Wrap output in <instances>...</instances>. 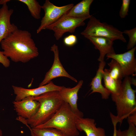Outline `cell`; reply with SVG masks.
Returning a JSON list of instances; mask_svg holds the SVG:
<instances>
[{
	"instance_id": "6da1fadb",
	"label": "cell",
	"mask_w": 136,
	"mask_h": 136,
	"mask_svg": "<svg viewBox=\"0 0 136 136\" xmlns=\"http://www.w3.org/2000/svg\"><path fill=\"white\" fill-rule=\"evenodd\" d=\"M0 44L4 54L15 62L26 63L39 54L31 34L27 30L18 29Z\"/></svg>"
},
{
	"instance_id": "7a4b0ae2",
	"label": "cell",
	"mask_w": 136,
	"mask_h": 136,
	"mask_svg": "<svg viewBox=\"0 0 136 136\" xmlns=\"http://www.w3.org/2000/svg\"><path fill=\"white\" fill-rule=\"evenodd\" d=\"M40 104L39 109L32 118L25 119L19 117L17 120L31 128L42 124L50 119L60 108L64 101L58 91L48 92L35 97H29Z\"/></svg>"
},
{
	"instance_id": "3957f363",
	"label": "cell",
	"mask_w": 136,
	"mask_h": 136,
	"mask_svg": "<svg viewBox=\"0 0 136 136\" xmlns=\"http://www.w3.org/2000/svg\"><path fill=\"white\" fill-rule=\"evenodd\" d=\"M80 118L72 110L69 104L64 101L61 106L49 120L35 128H53L61 131L67 136H77L79 132L76 126Z\"/></svg>"
},
{
	"instance_id": "277c9868",
	"label": "cell",
	"mask_w": 136,
	"mask_h": 136,
	"mask_svg": "<svg viewBox=\"0 0 136 136\" xmlns=\"http://www.w3.org/2000/svg\"><path fill=\"white\" fill-rule=\"evenodd\" d=\"M132 79L129 76L125 77L122 82V89L117 96H111L116 106L117 115L116 119L120 124L123 120L136 112V90L132 89Z\"/></svg>"
},
{
	"instance_id": "5b68a950",
	"label": "cell",
	"mask_w": 136,
	"mask_h": 136,
	"mask_svg": "<svg viewBox=\"0 0 136 136\" xmlns=\"http://www.w3.org/2000/svg\"><path fill=\"white\" fill-rule=\"evenodd\" d=\"M89 19L86 27L81 33L84 36L104 37L113 41L118 40L126 42L123 32L116 28L106 23L101 22L92 15Z\"/></svg>"
},
{
	"instance_id": "8992f818",
	"label": "cell",
	"mask_w": 136,
	"mask_h": 136,
	"mask_svg": "<svg viewBox=\"0 0 136 136\" xmlns=\"http://www.w3.org/2000/svg\"><path fill=\"white\" fill-rule=\"evenodd\" d=\"M74 6L73 4H71L58 7L54 5L49 0H46L41 7L44 11V15L41 21L40 26L37 30V33H38L42 30L46 29L48 26L66 14Z\"/></svg>"
},
{
	"instance_id": "52a82bcc",
	"label": "cell",
	"mask_w": 136,
	"mask_h": 136,
	"mask_svg": "<svg viewBox=\"0 0 136 136\" xmlns=\"http://www.w3.org/2000/svg\"><path fill=\"white\" fill-rule=\"evenodd\" d=\"M88 19L74 18L65 14L46 29L53 31L56 40H58L65 32L73 33L77 27L84 26L85 24L84 21Z\"/></svg>"
},
{
	"instance_id": "ba28073f",
	"label": "cell",
	"mask_w": 136,
	"mask_h": 136,
	"mask_svg": "<svg viewBox=\"0 0 136 136\" xmlns=\"http://www.w3.org/2000/svg\"><path fill=\"white\" fill-rule=\"evenodd\" d=\"M51 51L54 54V60L50 69L46 73L44 78L39 86L47 84L53 79L59 77H65L77 82V80L70 75L65 70L61 63L59 57V51L58 46L53 44L51 47Z\"/></svg>"
},
{
	"instance_id": "9c48e42d",
	"label": "cell",
	"mask_w": 136,
	"mask_h": 136,
	"mask_svg": "<svg viewBox=\"0 0 136 136\" xmlns=\"http://www.w3.org/2000/svg\"><path fill=\"white\" fill-rule=\"evenodd\" d=\"M136 49L135 46L123 53L106 55L108 59L111 58L118 62L121 68L123 77L133 75L136 72V59L134 56Z\"/></svg>"
},
{
	"instance_id": "30bf717a",
	"label": "cell",
	"mask_w": 136,
	"mask_h": 136,
	"mask_svg": "<svg viewBox=\"0 0 136 136\" xmlns=\"http://www.w3.org/2000/svg\"><path fill=\"white\" fill-rule=\"evenodd\" d=\"M64 87L56 85L51 81L46 85L31 89L12 86L14 93L16 95L15 101H20L28 97L38 96L50 91H59Z\"/></svg>"
},
{
	"instance_id": "8fae6325",
	"label": "cell",
	"mask_w": 136,
	"mask_h": 136,
	"mask_svg": "<svg viewBox=\"0 0 136 136\" xmlns=\"http://www.w3.org/2000/svg\"><path fill=\"white\" fill-rule=\"evenodd\" d=\"M14 109L18 115L25 119L33 117L38 111L40 104L29 97L19 101L13 102Z\"/></svg>"
},
{
	"instance_id": "7c38bea8",
	"label": "cell",
	"mask_w": 136,
	"mask_h": 136,
	"mask_svg": "<svg viewBox=\"0 0 136 136\" xmlns=\"http://www.w3.org/2000/svg\"><path fill=\"white\" fill-rule=\"evenodd\" d=\"M83 83L81 80L75 87L72 88L64 87L59 91V94L62 100L67 103L72 111L80 117H83V114L78 108L77 101L78 99V93Z\"/></svg>"
},
{
	"instance_id": "4fadbf2b",
	"label": "cell",
	"mask_w": 136,
	"mask_h": 136,
	"mask_svg": "<svg viewBox=\"0 0 136 136\" xmlns=\"http://www.w3.org/2000/svg\"><path fill=\"white\" fill-rule=\"evenodd\" d=\"M13 12V9H8L7 4L0 8V44L3 40L18 29L16 26L10 22V17Z\"/></svg>"
},
{
	"instance_id": "5bb4252c",
	"label": "cell",
	"mask_w": 136,
	"mask_h": 136,
	"mask_svg": "<svg viewBox=\"0 0 136 136\" xmlns=\"http://www.w3.org/2000/svg\"><path fill=\"white\" fill-rule=\"evenodd\" d=\"M94 46V48L99 52L98 59L100 62L104 61L105 57L108 54L116 53L113 45V41L107 38L99 37L84 36Z\"/></svg>"
},
{
	"instance_id": "9a60e30c",
	"label": "cell",
	"mask_w": 136,
	"mask_h": 136,
	"mask_svg": "<svg viewBox=\"0 0 136 136\" xmlns=\"http://www.w3.org/2000/svg\"><path fill=\"white\" fill-rule=\"evenodd\" d=\"M76 126L79 131H84L86 136H106L104 129L97 127L93 119L80 118L76 121Z\"/></svg>"
},
{
	"instance_id": "2e32d148",
	"label": "cell",
	"mask_w": 136,
	"mask_h": 136,
	"mask_svg": "<svg viewBox=\"0 0 136 136\" xmlns=\"http://www.w3.org/2000/svg\"><path fill=\"white\" fill-rule=\"evenodd\" d=\"M105 65L104 61L100 62L96 74L90 84L92 91L90 94L94 93H99L101 94L102 99H106L109 98L111 93L102 84L104 69Z\"/></svg>"
},
{
	"instance_id": "e0dca14e",
	"label": "cell",
	"mask_w": 136,
	"mask_h": 136,
	"mask_svg": "<svg viewBox=\"0 0 136 136\" xmlns=\"http://www.w3.org/2000/svg\"><path fill=\"white\" fill-rule=\"evenodd\" d=\"M93 0H83L74 6L66 14L69 16L76 18H88L91 15L90 14V6Z\"/></svg>"
},
{
	"instance_id": "ac0fdd59",
	"label": "cell",
	"mask_w": 136,
	"mask_h": 136,
	"mask_svg": "<svg viewBox=\"0 0 136 136\" xmlns=\"http://www.w3.org/2000/svg\"><path fill=\"white\" fill-rule=\"evenodd\" d=\"M103 78L104 87L110 92L111 96H117L120 93L122 89L121 80H116L112 78L109 74V69L104 70Z\"/></svg>"
},
{
	"instance_id": "d6986e66",
	"label": "cell",
	"mask_w": 136,
	"mask_h": 136,
	"mask_svg": "<svg viewBox=\"0 0 136 136\" xmlns=\"http://www.w3.org/2000/svg\"><path fill=\"white\" fill-rule=\"evenodd\" d=\"M34 136H67L60 130L53 128H31L28 127Z\"/></svg>"
},
{
	"instance_id": "ffe728a7",
	"label": "cell",
	"mask_w": 136,
	"mask_h": 136,
	"mask_svg": "<svg viewBox=\"0 0 136 136\" xmlns=\"http://www.w3.org/2000/svg\"><path fill=\"white\" fill-rule=\"evenodd\" d=\"M27 6L31 15L35 19H40V12L42 8L41 6L36 0H19Z\"/></svg>"
},
{
	"instance_id": "44dd1931",
	"label": "cell",
	"mask_w": 136,
	"mask_h": 136,
	"mask_svg": "<svg viewBox=\"0 0 136 136\" xmlns=\"http://www.w3.org/2000/svg\"><path fill=\"white\" fill-rule=\"evenodd\" d=\"M108 65L110 67L109 74L110 76L116 80H121L123 77L120 65L115 60L112 59Z\"/></svg>"
},
{
	"instance_id": "7402d4cb",
	"label": "cell",
	"mask_w": 136,
	"mask_h": 136,
	"mask_svg": "<svg viewBox=\"0 0 136 136\" xmlns=\"http://www.w3.org/2000/svg\"><path fill=\"white\" fill-rule=\"evenodd\" d=\"M122 32L129 37L127 49L128 50H130L134 47L136 44V27L129 30H126Z\"/></svg>"
},
{
	"instance_id": "603a6c76",
	"label": "cell",
	"mask_w": 136,
	"mask_h": 136,
	"mask_svg": "<svg viewBox=\"0 0 136 136\" xmlns=\"http://www.w3.org/2000/svg\"><path fill=\"white\" fill-rule=\"evenodd\" d=\"M128 129L123 131L119 129L116 131V136H136V125L131 122L128 121Z\"/></svg>"
},
{
	"instance_id": "cb8c5ba5",
	"label": "cell",
	"mask_w": 136,
	"mask_h": 136,
	"mask_svg": "<svg viewBox=\"0 0 136 136\" xmlns=\"http://www.w3.org/2000/svg\"><path fill=\"white\" fill-rule=\"evenodd\" d=\"M130 0H122V5L119 12V15L121 18H124L128 15L130 4Z\"/></svg>"
},
{
	"instance_id": "d4e9b609",
	"label": "cell",
	"mask_w": 136,
	"mask_h": 136,
	"mask_svg": "<svg viewBox=\"0 0 136 136\" xmlns=\"http://www.w3.org/2000/svg\"><path fill=\"white\" fill-rule=\"evenodd\" d=\"M64 44L68 46H72L77 43V38L76 36L73 35H70L65 37L63 40Z\"/></svg>"
},
{
	"instance_id": "484cf974",
	"label": "cell",
	"mask_w": 136,
	"mask_h": 136,
	"mask_svg": "<svg viewBox=\"0 0 136 136\" xmlns=\"http://www.w3.org/2000/svg\"><path fill=\"white\" fill-rule=\"evenodd\" d=\"M0 63L5 67H9L10 64V62L8 58L3 54L2 51H0Z\"/></svg>"
},
{
	"instance_id": "4316f807",
	"label": "cell",
	"mask_w": 136,
	"mask_h": 136,
	"mask_svg": "<svg viewBox=\"0 0 136 136\" xmlns=\"http://www.w3.org/2000/svg\"><path fill=\"white\" fill-rule=\"evenodd\" d=\"M127 118V121L130 122L136 125V112L130 115Z\"/></svg>"
},
{
	"instance_id": "83f0119b",
	"label": "cell",
	"mask_w": 136,
	"mask_h": 136,
	"mask_svg": "<svg viewBox=\"0 0 136 136\" xmlns=\"http://www.w3.org/2000/svg\"><path fill=\"white\" fill-rule=\"evenodd\" d=\"M110 117L114 127V132L113 136H116V125L118 122L112 116Z\"/></svg>"
},
{
	"instance_id": "f1b7e54d",
	"label": "cell",
	"mask_w": 136,
	"mask_h": 136,
	"mask_svg": "<svg viewBox=\"0 0 136 136\" xmlns=\"http://www.w3.org/2000/svg\"><path fill=\"white\" fill-rule=\"evenodd\" d=\"M10 1L9 0H0V5H4L7 4V3Z\"/></svg>"
},
{
	"instance_id": "f546056e",
	"label": "cell",
	"mask_w": 136,
	"mask_h": 136,
	"mask_svg": "<svg viewBox=\"0 0 136 136\" xmlns=\"http://www.w3.org/2000/svg\"><path fill=\"white\" fill-rule=\"evenodd\" d=\"M2 130L0 128V136H2Z\"/></svg>"
},
{
	"instance_id": "4dcf8cb0",
	"label": "cell",
	"mask_w": 136,
	"mask_h": 136,
	"mask_svg": "<svg viewBox=\"0 0 136 136\" xmlns=\"http://www.w3.org/2000/svg\"><path fill=\"white\" fill-rule=\"evenodd\" d=\"M30 130V131L31 134V136H34V135L33 134L32 132L31 131V130Z\"/></svg>"
}]
</instances>
